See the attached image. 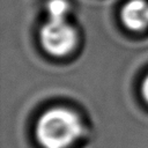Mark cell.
<instances>
[{
	"label": "cell",
	"instance_id": "cell-1",
	"mask_svg": "<svg viewBox=\"0 0 148 148\" xmlns=\"http://www.w3.org/2000/svg\"><path fill=\"white\" fill-rule=\"evenodd\" d=\"M79 116L66 108L45 111L36 124V139L43 148H67L82 134Z\"/></svg>",
	"mask_w": 148,
	"mask_h": 148
},
{
	"label": "cell",
	"instance_id": "cell-2",
	"mask_svg": "<svg viewBox=\"0 0 148 148\" xmlns=\"http://www.w3.org/2000/svg\"><path fill=\"white\" fill-rule=\"evenodd\" d=\"M40 43L53 56H64L75 45V31L65 20H50L40 29Z\"/></svg>",
	"mask_w": 148,
	"mask_h": 148
},
{
	"label": "cell",
	"instance_id": "cell-3",
	"mask_svg": "<svg viewBox=\"0 0 148 148\" xmlns=\"http://www.w3.org/2000/svg\"><path fill=\"white\" fill-rule=\"evenodd\" d=\"M121 20L130 29H143L148 25V3L143 0L130 1L121 10Z\"/></svg>",
	"mask_w": 148,
	"mask_h": 148
},
{
	"label": "cell",
	"instance_id": "cell-4",
	"mask_svg": "<svg viewBox=\"0 0 148 148\" xmlns=\"http://www.w3.org/2000/svg\"><path fill=\"white\" fill-rule=\"evenodd\" d=\"M67 3L65 0H50L47 3V12L50 20H64L67 13Z\"/></svg>",
	"mask_w": 148,
	"mask_h": 148
},
{
	"label": "cell",
	"instance_id": "cell-5",
	"mask_svg": "<svg viewBox=\"0 0 148 148\" xmlns=\"http://www.w3.org/2000/svg\"><path fill=\"white\" fill-rule=\"evenodd\" d=\"M141 94H142L143 98L146 99V102L148 103V75L146 76V79H145L143 82H142V86H141Z\"/></svg>",
	"mask_w": 148,
	"mask_h": 148
}]
</instances>
